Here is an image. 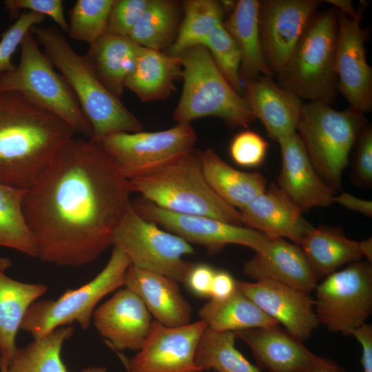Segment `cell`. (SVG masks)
Listing matches in <instances>:
<instances>
[{
    "mask_svg": "<svg viewBox=\"0 0 372 372\" xmlns=\"http://www.w3.org/2000/svg\"><path fill=\"white\" fill-rule=\"evenodd\" d=\"M132 185L97 143L72 138L25 193L23 210L38 258L79 267L112 245Z\"/></svg>",
    "mask_w": 372,
    "mask_h": 372,
    "instance_id": "1",
    "label": "cell"
},
{
    "mask_svg": "<svg viewBox=\"0 0 372 372\" xmlns=\"http://www.w3.org/2000/svg\"><path fill=\"white\" fill-rule=\"evenodd\" d=\"M74 134L22 94L0 92V183L29 189Z\"/></svg>",
    "mask_w": 372,
    "mask_h": 372,
    "instance_id": "2",
    "label": "cell"
},
{
    "mask_svg": "<svg viewBox=\"0 0 372 372\" xmlns=\"http://www.w3.org/2000/svg\"><path fill=\"white\" fill-rule=\"evenodd\" d=\"M30 32L73 91L92 127L90 141L100 143L112 134L143 131L142 123L99 80L88 56L74 51L59 29L34 25Z\"/></svg>",
    "mask_w": 372,
    "mask_h": 372,
    "instance_id": "3",
    "label": "cell"
},
{
    "mask_svg": "<svg viewBox=\"0 0 372 372\" xmlns=\"http://www.w3.org/2000/svg\"><path fill=\"white\" fill-rule=\"evenodd\" d=\"M130 180L134 192L165 210L242 225L240 211L223 200L207 183L199 151L195 149Z\"/></svg>",
    "mask_w": 372,
    "mask_h": 372,
    "instance_id": "4",
    "label": "cell"
},
{
    "mask_svg": "<svg viewBox=\"0 0 372 372\" xmlns=\"http://www.w3.org/2000/svg\"><path fill=\"white\" fill-rule=\"evenodd\" d=\"M338 10L316 12L285 67L278 85L300 99L331 105L338 92Z\"/></svg>",
    "mask_w": 372,
    "mask_h": 372,
    "instance_id": "5",
    "label": "cell"
},
{
    "mask_svg": "<svg viewBox=\"0 0 372 372\" xmlns=\"http://www.w3.org/2000/svg\"><path fill=\"white\" fill-rule=\"evenodd\" d=\"M179 56L183 86L173 113L178 123L214 116L230 127L247 128L256 120L245 97L221 74L205 46L192 47Z\"/></svg>",
    "mask_w": 372,
    "mask_h": 372,
    "instance_id": "6",
    "label": "cell"
},
{
    "mask_svg": "<svg viewBox=\"0 0 372 372\" xmlns=\"http://www.w3.org/2000/svg\"><path fill=\"white\" fill-rule=\"evenodd\" d=\"M368 124L364 114L350 107L339 111L324 103H303L296 132L316 171L334 192L341 188L350 153Z\"/></svg>",
    "mask_w": 372,
    "mask_h": 372,
    "instance_id": "7",
    "label": "cell"
},
{
    "mask_svg": "<svg viewBox=\"0 0 372 372\" xmlns=\"http://www.w3.org/2000/svg\"><path fill=\"white\" fill-rule=\"evenodd\" d=\"M15 92L54 114L75 133L90 140L92 127L73 91L56 73L29 32L21 44V56L16 68L0 74V92Z\"/></svg>",
    "mask_w": 372,
    "mask_h": 372,
    "instance_id": "8",
    "label": "cell"
},
{
    "mask_svg": "<svg viewBox=\"0 0 372 372\" xmlns=\"http://www.w3.org/2000/svg\"><path fill=\"white\" fill-rule=\"evenodd\" d=\"M131 262L119 249L113 247L104 268L90 282L75 289H68L56 300L34 302L21 322L20 329L41 338L62 327L77 323L87 330L96 304L106 296L125 285Z\"/></svg>",
    "mask_w": 372,
    "mask_h": 372,
    "instance_id": "9",
    "label": "cell"
},
{
    "mask_svg": "<svg viewBox=\"0 0 372 372\" xmlns=\"http://www.w3.org/2000/svg\"><path fill=\"white\" fill-rule=\"evenodd\" d=\"M112 246L123 251L131 265L183 284L193 265L184 259L194 253L191 244L143 218L132 205L114 232Z\"/></svg>",
    "mask_w": 372,
    "mask_h": 372,
    "instance_id": "10",
    "label": "cell"
},
{
    "mask_svg": "<svg viewBox=\"0 0 372 372\" xmlns=\"http://www.w3.org/2000/svg\"><path fill=\"white\" fill-rule=\"evenodd\" d=\"M314 309L329 331L350 335L372 313V266L355 261L334 271L316 287Z\"/></svg>",
    "mask_w": 372,
    "mask_h": 372,
    "instance_id": "11",
    "label": "cell"
},
{
    "mask_svg": "<svg viewBox=\"0 0 372 372\" xmlns=\"http://www.w3.org/2000/svg\"><path fill=\"white\" fill-rule=\"evenodd\" d=\"M197 140L190 123L156 132H117L99 143L129 180L194 149Z\"/></svg>",
    "mask_w": 372,
    "mask_h": 372,
    "instance_id": "12",
    "label": "cell"
},
{
    "mask_svg": "<svg viewBox=\"0 0 372 372\" xmlns=\"http://www.w3.org/2000/svg\"><path fill=\"white\" fill-rule=\"evenodd\" d=\"M134 209L143 218L174 234L189 244L218 252L229 244L243 245L255 253L263 251L270 238L243 225L228 223L200 215L176 214L162 209L144 198L131 201Z\"/></svg>",
    "mask_w": 372,
    "mask_h": 372,
    "instance_id": "13",
    "label": "cell"
},
{
    "mask_svg": "<svg viewBox=\"0 0 372 372\" xmlns=\"http://www.w3.org/2000/svg\"><path fill=\"white\" fill-rule=\"evenodd\" d=\"M205 322L168 327L154 320L149 335L130 359L118 353L127 372H201L194 357Z\"/></svg>",
    "mask_w": 372,
    "mask_h": 372,
    "instance_id": "14",
    "label": "cell"
},
{
    "mask_svg": "<svg viewBox=\"0 0 372 372\" xmlns=\"http://www.w3.org/2000/svg\"><path fill=\"white\" fill-rule=\"evenodd\" d=\"M258 23L266 61L278 74L287 64L322 1H259Z\"/></svg>",
    "mask_w": 372,
    "mask_h": 372,
    "instance_id": "15",
    "label": "cell"
},
{
    "mask_svg": "<svg viewBox=\"0 0 372 372\" xmlns=\"http://www.w3.org/2000/svg\"><path fill=\"white\" fill-rule=\"evenodd\" d=\"M362 17L351 19L338 10L335 70L338 91L350 107L364 114L372 108V69L365 49L369 30L361 26Z\"/></svg>",
    "mask_w": 372,
    "mask_h": 372,
    "instance_id": "16",
    "label": "cell"
},
{
    "mask_svg": "<svg viewBox=\"0 0 372 372\" xmlns=\"http://www.w3.org/2000/svg\"><path fill=\"white\" fill-rule=\"evenodd\" d=\"M236 287L291 335L304 341L320 323L309 293L279 282L236 280Z\"/></svg>",
    "mask_w": 372,
    "mask_h": 372,
    "instance_id": "17",
    "label": "cell"
},
{
    "mask_svg": "<svg viewBox=\"0 0 372 372\" xmlns=\"http://www.w3.org/2000/svg\"><path fill=\"white\" fill-rule=\"evenodd\" d=\"M151 314L140 298L127 288L116 292L95 309L94 325L116 351H139L151 330Z\"/></svg>",
    "mask_w": 372,
    "mask_h": 372,
    "instance_id": "18",
    "label": "cell"
},
{
    "mask_svg": "<svg viewBox=\"0 0 372 372\" xmlns=\"http://www.w3.org/2000/svg\"><path fill=\"white\" fill-rule=\"evenodd\" d=\"M277 142L282 162L278 186L300 212L333 203L336 192L326 185L316 171L297 132Z\"/></svg>",
    "mask_w": 372,
    "mask_h": 372,
    "instance_id": "19",
    "label": "cell"
},
{
    "mask_svg": "<svg viewBox=\"0 0 372 372\" xmlns=\"http://www.w3.org/2000/svg\"><path fill=\"white\" fill-rule=\"evenodd\" d=\"M249 347L257 367L268 372H303L326 358L309 350L302 341L278 326L234 332Z\"/></svg>",
    "mask_w": 372,
    "mask_h": 372,
    "instance_id": "20",
    "label": "cell"
},
{
    "mask_svg": "<svg viewBox=\"0 0 372 372\" xmlns=\"http://www.w3.org/2000/svg\"><path fill=\"white\" fill-rule=\"evenodd\" d=\"M240 213L242 225L269 238H287L298 245L313 227L278 185L266 188Z\"/></svg>",
    "mask_w": 372,
    "mask_h": 372,
    "instance_id": "21",
    "label": "cell"
},
{
    "mask_svg": "<svg viewBox=\"0 0 372 372\" xmlns=\"http://www.w3.org/2000/svg\"><path fill=\"white\" fill-rule=\"evenodd\" d=\"M242 272L254 281L273 280L307 293L318 282L300 247L282 238H271L263 251L244 263Z\"/></svg>",
    "mask_w": 372,
    "mask_h": 372,
    "instance_id": "22",
    "label": "cell"
},
{
    "mask_svg": "<svg viewBox=\"0 0 372 372\" xmlns=\"http://www.w3.org/2000/svg\"><path fill=\"white\" fill-rule=\"evenodd\" d=\"M248 105L274 141L296 132L302 100L281 87L271 77L259 76L244 82Z\"/></svg>",
    "mask_w": 372,
    "mask_h": 372,
    "instance_id": "23",
    "label": "cell"
},
{
    "mask_svg": "<svg viewBox=\"0 0 372 372\" xmlns=\"http://www.w3.org/2000/svg\"><path fill=\"white\" fill-rule=\"evenodd\" d=\"M178 282L164 275L130 265L125 288L136 294L155 320L168 327L191 323L192 307L182 295Z\"/></svg>",
    "mask_w": 372,
    "mask_h": 372,
    "instance_id": "24",
    "label": "cell"
},
{
    "mask_svg": "<svg viewBox=\"0 0 372 372\" xmlns=\"http://www.w3.org/2000/svg\"><path fill=\"white\" fill-rule=\"evenodd\" d=\"M318 280L336 271L345 264L364 256L372 260L371 238L357 241L347 238L340 228L313 227L299 245Z\"/></svg>",
    "mask_w": 372,
    "mask_h": 372,
    "instance_id": "25",
    "label": "cell"
},
{
    "mask_svg": "<svg viewBox=\"0 0 372 372\" xmlns=\"http://www.w3.org/2000/svg\"><path fill=\"white\" fill-rule=\"evenodd\" d=\"M12 266L8 257L0 256V357L8 363L17 351L16 336L30 305L44 295L48 287L41 283H26L6 275Z\"/></svg>",
    "mask_w": 372,
    "mask_h": 372,
    "instance_id": "26",
    "label": "cell"
},
{
    "mask_svg": "<svg viewBox=\"0 0 372 372\" xmlns=\"http://www.w3.org/2000/svg\"><path fill=\"white\" fill-rule=\"evenodd\" d=\"M181 74L179 56L141 46L134 67L125 79V87L143 102L160 101L176 90L174 83Z\"/></svg>",
    "mask_w": 372,
    "mask_h": 372,
    "instance_id": "27",
    "label": "cell"
},
{
    "mask_svg": "<svg viewBox=\"0 0 372 372\" xmlns=\"http://www.w3.org/2000/svg\"><path fill=\"white\" fill-rule=\"evenodd\" d=\"M260 2L239 0L223 25L240 53V76L244 82L263 75L273 78L262 50L258 23Z\"/></svg>",
    "mask_w": 372,
    "mask_h": 372,
    "instance_id": "28",
    "label": "cell"
},
{
    "mask_svg": "<svg viewBox=\"0 0 372 372\" xmlns=\"http://www.w3.org/2000/svg\"><path fill=\"white\" fill-rule=\"evenodd\" d=\"M199 156L210 187L223 200L239 211L267 188L266 179L261 174L234 168L212 148L199 152Z\"/></svg>",
    "mask_w": 372,
    "mask_h": 372,
    "instance_id": "29",
    "label": "cell"
},
{
    "mask_svg": "<svg viewBox=\"0 0 372 372\" xmlns=\"http://www.w3.org/2000/svg\"><path fill=\"white\" fill-rule=\"evenodd\" d=\"M141 45L128 37L106 32L90 45L87 56L104 86L120 96L125 81L134 67Z\"/></svg>",
    "mask_w": 372,
    "mask_h": 372,
    "instance_id": "30",
    "label": "cell"
},
{
    "mask_svg": "<svg viewBox=\"0 0 372 372\" xmlns=\"http://www.w3.org/2000/svg\"><path fill=\"white\" fill-rule=\"evenodd\" d=\"M198 315L207 327L217 331L235 332L279 325L237 287L225 299H211L200 309Z\"/></svg>",
    "mask_w": 372,
    "mask_h": 372,
    "instance_id": "31",
    "label": "cell"
},
{
    "mask_svg": "<svg viewBox=\"0 0 372 372\" xmlns=\"http://www.w3.org/2000/svg\"><path fill=\"white\" fill-rule=\"evenodd\" d=\"M178 3L151 0L128 37L138 45L161 51L169 48L179 28Z\"/></svg>",
    "mask_w": 372,
    "mask_h": 372,
    "instance_id": "32",
    "label": "cell"
},
{
    "mask_svg": "<svg viewBox=\"0 0 372 372\" xmlns=\"http://www.w3.org/2000/svg\"><path fill=\"white\" fill-rule=\"evenodd\" d=\"M26 192L0 183V247L38 258L37 245L23 210Z\"/></svg>",
    "mask_w": 372,
    "mask_h": 372,
    "instance_id": "33",
    "label": "cell"
},
{
    "mask_svg": "<svg viewBox=\"0 0 372 372\" xmlns=\"http://www.w3.org/2000/svg\"><path fill=\"white\" fill-rule=\"evenodd\" d=\"M74 331L72 326L59 327L17 351L7 372H69L62 361L63 344Z\"/></svg>",
    "mask_w": 372,
    "mask_h": 372,
    "instance_id": "34",
    "label": "cell"
},
{
    "mask_svg": "<svg viewBox=\"0 0 372 372\" xmlns=\"http://www.w3.org/2000/svg\"><path fill=\"white\" fill-rule=\"evenodd\" d=\"M232 331H217L207 327L196 347L194 360L202 371L262 372L235 347Z\"/></svg>",
    "mask_w": 372,
    "mask_h": 372,
    "instance_id": "35",
    "label": "cell"
},
{
    "mask_svg": "<svg viewBox=\"0 0 372 372\" xmlns=\"http://www.w3.org/2000/svg\"><path fill=\"white\" fill-rule=\"evenodd\" d=\"M184 15L167 54L178 56L186 50L203 45L210 31L223 22L224 9L215 0H188L183 3Z\"/></svg>",
    "mask_w": 372,
    "mask_h": 372,
    "instance_id": "36",
    "label": "cell"
},
{
    "mask_svg": "<svg viewBox=\"0 0 372 372\" xmlns=\"http://www.w3.org/2000/svg\"><path fill=\"white\" fill-rule=\"evenodd\" d=\"M114 0H77L69 11L68 33L90 45L107 31L110 12Z\"/></svg>",
    "mask_w": 372,
    "mask_h": 372,
    "instance_id": "37",
    "label": "cell"
},
{
    "mask_svg": "<svg viewBox=\"0 0 372 372\" xmlns=\"http://www.w3.org/2000/svg\"><path fill=\"white\" fill-rule=\"evenodd\" d=\"M203 45L209 50L221 74L231 87L240 94V53L235 41L225 29L223 22L218 23L210 31Z\"/></svg>",
    "mask_w": 372,
    "mask_h": 372,
    "instance_id": "38",
    "label": "cell"
},
{
    "mask_svg": "<svg viewBox=\"0 0 372 372\" xmlns=\"http://www.w3.org/2000/svg\"><path fill=\"white\" fill-rule=\"evenodd\" d=\"M44 19L43 14L23 11L15 22L2 33L0 40V74L11 72L16 68L11 61L12 54L31 28Z\"/></svg>",
    "mask_w": 372,
    "mask_h": 372,
    "instance_id": "39",
    "label": "cell"
},
{
    "mask_svg": "<svg viewBox=\"0 0 372 372\" xmlns=\"http://www.w3.org/2000/svg\"><path fill=\"white\" fill-rule=\"evenodd\" d=\"M269 145L258 133L245 130L236 134L229 145V154L238 166L251 168L264 161Z\"/></svg>",
    "mask_w": 372,
    "mask_h": 372,
    "instance_id": "40",
    "label": "cell"
},
{
    "mask_svg": "<svg viewBox=\"0 0 372 372\" xmlns=\"http://www.w3.org/2000/svg\"><path fill=\"white\" fill-rule=\"evenodd\" d=\"M151 0H114L109 14L107 31L128 37Z\"/></svg>",
    "mask_w": 372,
    "mask_h": 372,
    "instance_id": "41",
    "label": "cell"
},
{
    "mask_svg": "<svg viewBox=\"0 0 372 372\" xmlns=\"http://www.w3.org/2000/svg\"><path fill=\"white\" fill-rule=\"evenodd\" d=\"M351 178L357 186L372 185V127L368 124L360 134L354 146Z\"/></svg>",
    "mask_w": 372,
    "mask_h": 372,
    "instance_id": "42",
    "label": "cell"
},
{
    "mask_svg": "<svg viewBox=\"0 0 372 372\" xmlns=\"http://www.w3.org/2000/svg\"><path fill=\"white\" fill-rule=\"evenodd\" d=\"M3 4L12 18H18L21 10H28L50 17L61 30L68 32V23L61 0H6Z\"/></svg>",
    "mask_w": 372,
    "mask_h": 372,
    "instance_id": "43",
    "label": "cell"
},
{
    "mask_svg": "<svg viewBox=\"0 0 372 372\" xmlns=\"http://www.w3.org/2000/svg\"><path fill=\"white\" fill-rule=\"evenodd\" d=\"M215 269L206 263L193 264L184 284L194 294L210 298L211 287Z\"/></svg>",
    "mask_w": 372,
    "mask_h": 372,
    "instance_id": "44",
    "label": "cell"
},
{
    "mask_svg": "<svg viewBox=\"0 0 372 372\" xmlns=\"http://www.w3.org/2000/svg\"><path fill=\"white\" fill-rule=\"evenodd\" d=\"M362 347L361 364L364 372H372V326L366 322L351 331Z\"/></svg>",
    "mask_w": 372,
    "mask_h": 372,
    "instance_id": "45",
    "label": "cell"
},
{
    "mask_svg": "<svg viewBox=\"0 0 372 372\" xmlns=\"http://www.w3.org/2000/svg\"><path fill=\"white\" fill-rule=\"evenodd\" d=\"M236 289V280L225 270H216L211 287V299L222 300L231 296Z\"/></svg>",
    "mask_w": 372,
    "mask_h": 372,
    "instance_id": "46",
    "label": "cell"
},
{
    "mask_svg": "<svg viewBox=\"0 0 372 372\" xmlns=\"http://www.w3.org/2000/svg\"><path fill=\"white\" fill-rule=\"evenodd\" d=\"M333 203H337L348 209L361 213L368 217L372 216V202L358 198L347 192L335 195Z\"/></svg>",
    "mask_w": 372,
    "mask_h": 372,
    "instance_id": "47",
    "label": "cell"
},
{
    "mask_svg": "<svg viewBox=\"0 0 372 372\" xmlns=\"http://www.w3.org/2000/svg\"><path fill=\"white\" fill-rule=\"evenodd\" d=\"M337 10L342 12L351 19H355L362 14L364 7L360 10H356L353 6V3L349 0H327Z\"/></svg>",
    "mask_w": 372,
    "mask_h": 372,
    "instance_id": "48",
    "label": "cell"
},
{
    "mask_svg": "<svg viewBox=\"0 0 372 372\" xmlns=\"http://www.w3.org/2000/svg\"><path fill=\"white\" fill-rule=\"evenodd\" d=\"M303 372H349L342 366L335 362L331 359L324 360L322 364L312 367Z\"/></svg>",
    "mask_w": 372,
    "mask_h": 372,
    "instance_id": "49",
    "label": "cell"
},
{
    "mask_svg": "<svg viewBox=\"0 0 372 372\" xmlns=\"http://www.w3.org/2000/svg\"><path fill=\"white\" fill-rule=\"evenodd\" d=\"M79 372H108V371L105 367L94 366V367H88V368L83 369Z\"/></svg>",
    "mask_w": 372,
    "mask_h": 372,
    "instance_id": "50",
    "label": "cell"
},
{
    "mask_svg": "<svg viewBox=\"0 0 372 372\" xmlns=\"http://www.w3.org/2000/svg\"><path fill=\"white\" fill-rule=\"evenodd\" d=\"M8 363L3 358L0 357V372H7Z\"/></svg>",
    "mask_w": 372,
    "mask_h": 372,
    "instance_id": "51",
    "label": "cell"
}]
</instances>
